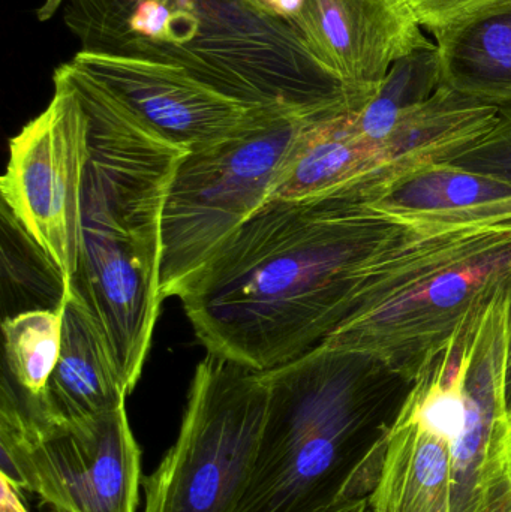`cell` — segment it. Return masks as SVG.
I'll return each mask as SVG.
<instances>
[{"label":"cell","mask_w":511,"mask_h":512,"mask_svg":"<svg viewBox=\"0 0 511 512\" xmlns=\"http://www.w3.org/2000/svg\"><path fill=\"white\" fill-rule=\"evenodd\" d=\"M260 2L285 20H290L294 15L299 14L303 5V0H260Z\"/></svg>","instance_id":"484cf974"},{"label":"cell","mask_w":511,"mask_h":512,"mask_svg":"<svg viewBox=\"0 0 511 512\" xmlns=\"http://www.w3.org/2000/svg\"><path fill=\"white\" fill-rule=\"evenodd\" d=\"M375 176V144L354 132L350 111L309 120L288 156L269 203L309 200L362 188Z\"/></svg>","instance_id":"5bb4252c"},{"label":"cell","mask_w":511,"mask_h":512,"mask_svg":"<svg viewBox=\"0 0 511 512\" xmlns=\"http://www.w3.org/2000/svg\"><path fill=\"white\" fill-rule=\"evenodd\" d=\"M74 60L110 86L156 134L188 153L228 140L272 116L218 92L185 66L167 60L102 50L81 51Z\"/></svg>","instance_id":"30bf717a"},{"label":"cell","mask_w":511,"mask_h":512,"mask_svg":"<svg viewBox=\"0 0 511 512\" xmlns=\"http://www.w3.org/2000/svg\"><path fill=\"white\" fill-rule=\"evenodd\" d=\"M429 32L462 23L468 18L509 5L511 0H405Z\"/></svg>","instance_id":"7402d4cb"},{"label":"cell","mask_w":511,"mask_h":512,"mask_svg":"<svg viewBox=\"0 0 511 512\" xmlns=\"http://www.w3.org/2000/svg\"><path fill=\"white\" fill-rule=\"evenodd\" d=\"M5 366L26 396L41 399L62 351L63 309L33 310L2 322Z\"/></svg>","instance_id":"ffe728a7"},{"label":"cell","mask_w":511,"mask_h":512,"mask_svg":"<svg viewBox=\"0 0 511 512\" xmlns=\"http://www.w3.org/2000/svg\"><path fill=\"white\" fill-rule=\"evenodd\" d=\"M449 161L511 186V107L500 108L492 128Z\"/></svg>","instance_id":"44dd1931"},{"label":"cell","mask_w":511,"mask_h":512,"mask_svg":"<svg viewBox=\"0 0 511 512\" xmlns=\"http://www.w3.org/2000/svg\"><path fill=\"white\" fill-rule=\"evenodd\" d=\"M126 390L104 325L72 283L63 307L62 351L41 397L45 417L75 423L125 406Z\"/></svg>","instance_id":"7c38bea8"},{"label":"cell","mask_w":511,"mask_h":512,"mask_svg":"<svg viewBox=\"0 0 511 512\" xmlns=\"http://www.w3.org/2000/svg\"><path fill=\"white\" fill-rule=\"evenodd\" d=\"M440 86L511 107V3L432 32Z\"/></svg>","instance_id":"2e32d148"},{"label":"cell","mask_w":511,"mask_h":512,"mask_svg":"<svg viewBox=\"0 0 511 512\" xmlns=\"http://www.w3.org/2000/svg\"><path fill=\"white\" fill-rule=\"evenodd\" d=\"M347 191L378 212L404 218L456 212L511 197L510 185L450 161L426 162L363 191Z\"/></svg>","instance_id":"e0dca14e"},{"label":"cell","mask_w":511,"mask_h":512,"mask_svg":"<svg viewBox=\"0 0 511 512\" xmlns=\"http://www.w3.org/2000/svg\"><path fill=\"white\" fill-rule=\"evenodd\" d=\"M479 512H511V448L495 466Z\"/></svg>","instance_id":"cb8c5ba5"},{"label":"cell","mask_w":511,"mask_h":512,"mask_svg":"<svg viewBox=\"0 0 511 512\" xmlns=\"http://www.w3.org/2000/svg\"><path fill=\"white\" fill-rule=\"evenodd\" d=\"M168 2V0H167ZM167 41L122 42L152 59L185 66L213 89L255 110L321 119L363 102L309 56L285 18L260 0H171Z\"/></svg>","instance_id":"277c9868"},{"label":"cell","mask_w":511,"mask_h":512,"mask_svg":"<svg viewBox=\"0 0 511 512\" xmlns=\"http://www.w3.org/2000/svg\"><path fill=\"white\" fill-rule=\"evenodd\" d=\"M368 510V499H347V501L336 502L324 512H368Z\"/></svg>","instance_id":"83f0119b"},{"label":"cell","mask_w":511,"mask_h":512,"mask_svg":"<svg viewBox=\"0 0 511 512\" xmlns=\"http://www.w3.org/2000/svg\"><path fill=\"white\" fill-rule=\"evenodd\" d=\"M500 107L440 86L426 101L405 111L383 140L372 141L378 173L371 188L416 165L449 161L479 140L497 120Z\"/></svg>","instance_id":"4fadbf2b"},{"label":"cell","mask_w":511,"mask_h":512,"mask_svg":"<svg viewBox=\"0 0 511 512\" xmlns=\"http://www.w3.org/2000/svg\"><path fill=\"white\" fill-rule=\"evenodd\" d=\"M309 120L264 117L221 143L183 155L162 215V300L186 283L272 197Z\"/></svg>","instance_id":"8992f818"},{"label":"cell","mask_w":511,"mask_h":512,"mask_svg":"<svg viewBox=\"0 0 511 512\" xmlns=\"http://www.w3.org/2000/svg\"><path fill=\"white\" fill-rule=\"evenodd\" d=\"M511 276V219L488 224L459 254L351 316L320 346L363 355L411 384L474 309Z\"/></svg>","instance_id":"ba28073f"},{"label":"cell","mask_w":511,"mask_h":512,"mask_svg":"<svg viewBox=\"0 0 511 512\" xmlns=\"http://www.w3.org/2000/svg\"><path fill=\"white\" fill-rule=\"evenodd\" d=\"M171 12L167 0H138L126 21V35L152 41H167L170 35Z\"/></svg>","instance_id":"603a6c76"},{"label":"cell","mask_w":511,"mask_h":512,"mask_svg":"<svg viewBox=\"0 0 511 512\" xmlns=\"http://www.w3.org/2000/svg\"><path fill=\"white\" fill-rule=\"evenodd\" d=\"M0 230L3 321L33 310H62L71 280L3 203Z\"/></svg>","instance_id":"ac0fdd59"},{"label":"cell","mask_w":511,"mask_h":512,"mask_svg":"<svg viewBox=\"0 0 511 512\" xmlns=\"http://www.w3.org/2000/svg\"><path fill=\"white\" fill-rule=\"evenodd\" d=\"M431 262V224L339 191L270 201L177 298L207 354L266 372L312 351Z\"/></svg>","instance_id":"6da1fadb"},{"label":"cell","mask_w":511,"mask_h":512,"mask_svg":"<svg viewBox=\"0 0 511 512\" xmlns=\"http://www.w3.org/2000/svg\"><path fill=\"white\" fill-rule=\"evenodd\" d=\"M89 117L81 248L72 283L110 340L128 394L140 381L162 298V215L185 150L156 134L75 62L62 65Z\"/></svg>","instance_id":"7a4b0ae2"},{"label":"cell","mask_w":511,"mask_h":512,"mask_svg":"<svg viewBox=\"0 0 511 512\" xmlns=\"http://www.w3.org/2000/svg\"><path fill=\"white\" fill-rule=\"evenodd\" d=\"M89 117L62 66L50 105L9 141L2 203L69 280L78 271Z\"/></svg>","instance_id":"9c48e42d"},{"label":"cell","mask_w":511,"mask_h":512,"mask_svg":"<svg viewBox=\"0 0 511 512\" xmlns=\"http://www.w3.org/2000/svg\"><path fill=\"white\" fill-rule=\"evenodd\" d=\"M452 490L450 445L396 412L369 512H452Z\"/></svg>","instance_id":"9a60e30c"},{"label":"cell","mask_w":511,"mask_h":512,"mask_svg":"<svg viewBox=\"0 0 511 512\" xmlns=\"http://www.w3.org/2000/svg\"><path fill=\"white\" fill-rule=\"evenodd\" d=\"M287 21L315 63L363 105L398 60L434 45L405 0H303Z\"/></svg>","instance_id":"8fae6325"},{"label":"cell","mask_w":511,"mask_h":512,"mask_svg":"<svg viewBox=\"0 0 511 512\" xmlns=\"http://www.w3.org/2000/svg\"><path fill=\"white\" fill-rule=\"evenodd\" d=\"M263 373L266 423L236 512L329 510L372 447L374 399L396 375L372 358L320 345Z\"/></svg>","instance_id":"3957f363"},{"label":"cell","mask_w":511,"mask_h":512,"mask_svg":"<svg viewBox=\"0 0 511 512\" xmlns=\"http://www.w3.org/2000/svg\"><path fill=\"white\" fill-rule=\"evenodd\" d=\"M438 87L440 71L434 44L398 60L374 98L359 110L350 111L354 132L368 141L383 140L405 111L426 101Z\"/></svg>","instance_id":"d6986e66"},{"label":"cell","mask_w":511,"mask_h":512,"mask_svg":"<svg viewBox=\"0 0 511 512\" xmlns=\"http://www.w3.org/2000/svg\"><path fill=\"white\" fill-rule=\"evenodd\" d=\"M264 373L207 354L195 370L176 444L144 481L143 512H236L266 423Z\"/></svg>","instance_id":"52a82bcc"},{"label":"cell","mask_w":511,"mask_h":512,"mask_svg":"<svg viewBox=\"0 0 511 512\" xmlns=\"http://www.w3.org/2000/svg\"><path fill=\"white\" fill-rule=\"evenodd\" d=\"M0 448L2 480L51 512H137L141 450L125 406L57 423L3 370Z\"/></svg>","instance_id":"5b68a950"},{"label":"cell","mask_w":511,"mask_h":512,"mask_svg":"<svg viewBox=\"0 0 511 512\" xmlns=\"http://www.w3.org/2000/svg\"><path fill=\"white\" fill-rule=\"evenodd\" d=\"M506 405L511 421V276L506 282Z\"/></svg>","instance_id":"d4e9b609"},{"label":"cell","mask_w":511,"mask_h":512,"mask_svg":"<svg viewBox=\"0 0 511 512\" xmlns=\"http://www.w3.org/2000/svg\"><path fill=\"white\" fill-rule=\"evenodd\" d=\"M2 512H27L21 504L20 492L2 480Z\"/></svg>","instance_id":"4316f807"},{"label":"cell","mask_w":511,"mask_h":512,"mask_svg":"<svg viewBox=\"0 0 511 512\" xmlns=\"http://www.w3.org/2000/svg\"><path fill=\"white\" fill-rule=\"evenodd\" d=\"M368 512H369V510H368Z\"/></svg>","instance_id":"f1b7e54d"}]
</instances>
